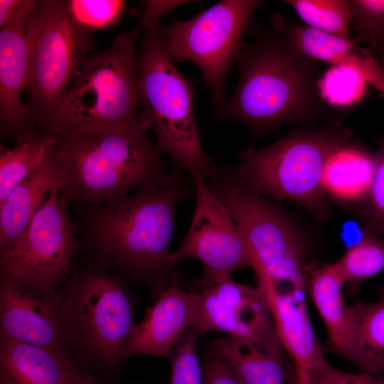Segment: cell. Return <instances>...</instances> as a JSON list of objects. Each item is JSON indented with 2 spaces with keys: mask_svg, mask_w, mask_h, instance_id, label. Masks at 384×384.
<instances>
[{
  "mask_svg": "<svg viewBox=\"0 0 384 384\" xmlns=\"http://www.w3.org/2000/svg\"><path fill=\"white\" fill-rule=\"evenodd\" d=\"M193 191L176 171L133 194L100 205L75 204L84 265L119 274L157 294L164 290L176 273L169 251L175 209Z\"/></svg>",
  "mask_w": 384,
  "mask_h": 384,
  "instance_id": "1",
  "label": "cell"
},
{
  "mask_svg": "<svg viewBox=\"0 0 384 384\" xmlns=\"http://www.w3.org/2000/svg\"><path fill=\"white\" fill-rule=\"evenodd\" d=\"M235 60L240 80L219 117L238 119L261 134L330 116L332 110L320 91V61L295 53L272 29L242 44Z\"/></svg>",
  "mask_w": 384,
  "mask_h": 384,
  "instance_id": "2",
  "label": "cell"
},
{
  "mask_svg": "<svg viewBox=\"0 0 384 384\" xmlns=\"http://www.w3.org/2000/svg\"><path fill=\"white\" fill-rule=\"evenodd\" d=\"M54 305L59 338L71 366L100 380L115 377L136 323L127 279L95 265L75 267L56 289Z\"/></svg>",
  "mask_w": 384,
  "mask_h": 384,
  "instance_id": "3",
  "label": "cell"
},
{
  "mask_svg": "<svg viewBox=\"0 0 384 384\" xmlns=\"http://www.w3.org/2000/svg\"><path fill=\"white\" fill-rule=\"evenodd\" d=\"M146 131L140 119L94 134L55 135L62 198L74 205H100L134 188L164 181L169 174Z\"/></svg>",
  "mask_w": 384,
  "mask_h": 384,
  "instance_id": "4",
  "label": "cell"
},
{
  "mask_svg": "<svg viewBox=\"0 0 384 384\" xmlns=\"http://www.w3.org/2000/svg\"><path fill=\"white\" fill-rule=\"evenodd\" d=\"M141 31L137 26L122 33L109 48L85 61L43 132L80 136L140 121L136 42Z\"/></svg>",
  "mask_w": 384,
  "mask_h": 384,
  "instance_id": "5",
  "label": "cell"
},
{
  "mask_svg": "<svg viewBox=\"0 0 384 384\" xmlns=\"http://www.w3.org/2000/svg\"><path fill=\"white\" fill-rule=\"evenodd\" d=\"M159 25L144 31L139 57L140 119L151 128L161 154L170 156L192 178H213L219 167L202 147L194 114L192 81L164 49Z\"/></svg>",
  "mask_w": 384,
  "mask_h": 384,
  "instance_id": "6",
  "label": "cell"
},
{
  "mask_svg": "<svg viewBox=\"0 0 384 384\" xmlns=\"http://www.w3.org/2000/svg\"><path fill=\"white\" fill-rule=\"evenodd\" d=\"M351 138L348 129L336 126L294 132L265 149L242 151L237 171L252 191L293 201L324 218L329 214L322 186L325 164Z\"/></svg>",
  "mask_w": 384,
  "mask_h": 384,
  "instance_id": "7",
  "label": "cell"
},
{
  "mask_svg": "<svg viewBox=\"0 0 384 384\" xmlns=\"http://www.w3.org/2000/svg\"><path fill=\"white\" fill-rule=\"evenodd\" d=\"M29 69L25 105L29 124L43 130L93 46L92 33L70 18L65 1H38L28 28Z\"/></svg>",
  "mask_w": 384,
  "mask_h": 384,
  "instance_id": "8",
  "label": "cell"
},
{
  "mask_svg": "<svg viewBox=\"0 0 384 384\" xmlns=\"http://www.w3.org/2000/svg\"><path fill=\"white\" fill-rule=\"evenodd\" d=\"M209 188L240 228L257 282L274 283L306 273L308 246L280 209L250 190L237 170L219 169Z\"/></svg>",
  "mask_w": 384,
  "mask_h": 384,
  "instance_id": "9",
  "label": "cell"
},
{
  "mask_svg": "<svg viewBox=\"0 0 384 384\" xmlns=\"http://www.w3.org/2000/svg\"><path fill=\"white\" fill-rule=\"evenodd\" d=\"M257 0H225L194 17L159 26L166 54L174 60H190L210 87L219 116L227 100L224 84L242 45L251 17L262 3Z\"/></svg>",
  "mask_w": 384,
  "mask_h": 384,
  "instance_id": "10",
  "label": "cell"
},
{
  "mask_svg": "<svg viewBox=\"0 0 384 384\" xmlns=\"http://www.w3.org/2000/svg\"><path fill=\"white\" fill-rule=\"evenodd\" d=\"M68 203L54 188L28 228L8 250L0 252V273L54 293L73 272L80 250Z\"/></svg>",
  "mask_w": 384,
  "mask_h": 384,
  "instance_id": "11",
  "label": "cell"
},
{
  "mask_svg": "<svg viewBox=\"0 0 384 384\" xmlns=\"http://www.w3.org/2000/svg\"><path fill=\"white\" fill-rule=\"evenodd\" d=\"M196 206L189 229L181 246L171 252L176 267L183 260L200 261L207 286L231 279L239 269L250 267L249 250L244 235L231 213L205 182L193 178Z\"/></svg>",
  "mask_w": 384,
  "mask_h": 384,
  "instance_id": "12",
  "label": "cell"
},
{
  "mask_svg": "<svg viewBox=\"0 0 384 384\" xmlns=\"http://www.w3.org/2000/svg\"><path fill=\"white\" fill-rule=\"evenodd\" d=\"M264 293L276 335L299 370L315 373L329 366L306 304V275L257 284Z\"/></svg>",
  "mask_w": 384,
  "mask_h": 384,
  "instance_id": "13",
  "label": "cell"
},
{
  "mask_svg": "<svg viewBox=\"0 0 384 384\" xmlns=\"http://www.w3.org/2000/svg\"><path fill=\"white\" fill-rule=\"evenodd\" d=\"M54 294L0 273V341L47 348L68 360L58 336Z\"/></svg>",
  "mask_w": 384,
  "mask_h": 384,
  "instance_id": "14",
  "label": "cell"
},
{
  "mask_svg": "<svg viewBox=\"0 0 384 384\" xmlns=\"http://www.w3.org/2000/svg\"><path fill=\"white\" fill-rule=\"evenodd\" d=\"M274 329L265 296L252 287L228 279L207 286L198 293L192 327L203 336L209 331L244 336Z\"/></svg>",
  "mask_w": 384,
  "mask_h": 384,
  "instance_id": "15",
  "label": "cell"
},
{
  "mask_svg": "<svg viewBox=\"0 0 384 384\" xmlns=\"http://www.w3.org/2000/svg\"><path fill=\"white\" fill-rule=\"evenodd\" d=\"M38 1L24 0L16 16L0 31V130L16 139L32 131L21 95L29 69L28 28Z\"/></svg>",
  "mask_w": 384,
  "mask_h": 384,
  "instance_id": "16",
  "label": "cell"
},
{
  "mask_svg": "<svg viewBox=\"0 0 384 384\" xmlns=\"http://www.w3.org/2000/svg\"><path fill=\"white\" fill-rule=\"evenodd\" d=\"M198 293L184 290L176 273L167 288L157 294L154 304L145 309L142 320L135 323L123 357L137 355L168 358L186 331L192 329L196 316Z\"/></svg>",
  "mask_w": 384,
  "mask_h": 384,
  "instance_id": "17",
  "label": "cell"
},
{
  "mask_svg": "<svg viewBox=\"0 0 384 384\" xmlns=\"http://www.w3.org/2000/svg\"><path fill=\"white\" fill-rule=\"evenodd\" d=\"M270 23L272 29L278 33L297 55L331 65L352 68L361 73L368 83L384 97V69L374 59L370 50L356 46L351 40L289 22L280 14L274 15Z\"/></svg>",
  "mask_w": 384,
  "mask_h": 384,
  "instance_id": "18",
  "label": "cell"
},
{
  "mask_svg": "<svg viewBox=\"0 0 384 384\" xmlns=\"http://www.w3.org/2000/svg\"><path fill=\"white\" fill-rule=\"evenodd\" d=\"M209 351L226 361L245 384H288L290 363L274 329L215 338Z\"/></svg>",
  "mask_w": 384,
  "mask_h": 384,
  "instance_id": "19",
  "label": "cell"
},
{
  "mask_svg": "<svg viewBox=\"0 0 384 384\" xmlns=\"http://www.w3.org/2000/svg\"><path fill=\"white\" fill-rule=\"evenodd\" d=\"M376 156L352 138L336 148L328 158L322 186L327 198L347 208H359L375 176Z\"/></svg>",
  "mask_w": 384,
  "mask_h": 384,
  "instance_id": "20",
  "label": "cell"
},
{
  "mask_svg": "<svg viewBox=\"0 0 384 384\" xmlns=\"http://www.w3.org/2000/svg\"><path fill=\"white\" fill-rule=\"evenodd\" d=\"M54 154L0 203V252L16 242L49 193L54 188L60 191L62 174Z\"/></svg>",
  "mask_w": 384,
  "mask_h": 384,
  "instance_id": "21",
  "label": "cell"
},
{
  "mask_svg": "<svg viewBox=\"0 0 384 384\" xmlns=\"http://www.w3.org/2000/svg\"><path fill=\"white\" fill-rule=\"evenodd\" d=\"M348 310L350 338L341 357L359 373L375 375L384 370V289L378 300L366 303L357 299Z\"/></svg>",
  "mask_w": 384,
  "mask_h": 384,
  "instance_id": "22",
  "label": "cell"
},
{
  "mask_svg": "<svg viewBox=\"0 0 384 384\" xmlns=\"http://www.w3.org/2000/svg\"><path fill=\"white\" fill-rule=\"evenodd\" d=\"M71 366L49 348L0 341L1 378L10 384H68Z\"/></svg>",
  "mask_w": 384,
  "mask_h": 384,
  "instance_id": "23",
  "label": "cell"
},
{
  "mask_svg": "<svg viewBox=\"0 0 384 384\" xmlns=\"http://www.w3.org/2000/svg\"><path fill=\"white\" fill-rule=\"evenodd\" d=\"M345 279L336 263L307 271L306 291L323 320L331 350L343 354L350 338L351 321L343 288Z\"/></svg>",
  "mask_w": 384,
  "mask_h": 384,
  "instance_id": "24",
  "label": "cell"
},
{
  "mask_svg": "<svg viewBox=\"0 0 384 384\" xmlns=\"http://www.w3.org/2000/svg\"><path fill=\"white\" fill-rule=\"evenodd\" d=\"M14 140L12 148L0 146V203L54 154L57 137L35 129Z\"/></svg>",
  "mask_w": 384,
  "mask_h": 384,
  "instance_id": "25",
  "label": "cell"
},
{
  "mask_svg": "<svg viewBox=\"0 0 384 384\" xmlns=\"http://www.w3.org/2000/svg\"><path fill=\"white\" fill-rule=\"evenodd\" d=\"M298 16L312 28L350 41L348 0H287Z\"/></svg>",
  "mask_w": 384,
  "mask_h": 384,
  "instance_id": "26",
  "label": "cell"
},
{
  "mask_svg": "<svg viewBox=\"0 0 384 384\" xmlns=\"http://www.w3.org/2000/svg\"><path fill=\"white\" fill-rule=\"evenodd\" d=\"M336 264L346 284L357 286L384 270V240L368 231Z\"/></svg>",
  "mask_w": 384,
  "mask_h": 384,
  "instance_id": "27",
  "label": "cell"
},
{
  "mask_svg": "<svg viewBox=\"0 0 384 384\" xmlns=\"http://www.w3.org/2000/svg\"><path fill=\"white\" fill-rule=\"evenodd\" d=\"M368 82L356 70L341 65H331L319 82L321 95L331 108H347L364 97Z\"/></svg>",
  "mask_w": 384,
  "mask_h": 384,
  "instance_id": "28",
  "label": "cell"
},
{
  "mask_svg": "<svg viewBox=\"0 0 384 384\" xmlns=\"http://www.w3.org/2000/svg\"><path fill=\"white\" fill-rule=\"evenodd\" d=\"M68 12L80 28L92 33L114 25L121 18L126 4L122 0L65 1Z\"/></svg>",
  "mask_w": 384,
  "mask_h": 384,
  "instance_id": "29",
  "label": "cell"
},
{
  "mask_svg": "<svg viewBox=\"0 0 384 384\" xmlns=\"http://www.w3.org/2000/svg\"><path fill=\"white\" fill-rule=\"evenodd\" d=\"M198 336L187 330L170 353V384H203L202 363L197 352Z\"/></svg>",
  "mask_w": 384,
  "mask_h": 384,
  "instance_id": "30",
  "label": "cell"
},
{
  "mask_svg": "<svg viewBox=\"0 0 384 384\" xmlns=\"http://www.w3.org/2000/svg\"><path fill=\"white\" fill-rule=\"evenodd\" d=\"M351 26L359 34L351 41L367 43L373 48L384 33V0H348Z\"/></svg>",
  "mask_w": 384,
  "mask_h": 384,
  "instance_id": "31",
  "label": "cell"
},
{
  "mask_svg": "<svg viewBox=\"0 0 384 384\" xmlns=\"http://www.w3.org/2000/svg\"><path fill=\"white\" fill-rule=\"evenodd\" d=\"M376 169L369 192L359 213L366 228L374 234H384V139L375 151Z\"/></svg>",
  "mask_w": 384,
  "mask_h": 384,
  "instance_id": "32",
  "label": "cell"
},
{
  "mask_svg": "<svg viewBox=\"0 0 384 384\" xmlns=\"http://www.w3.org/2000/svg\"><path fill=\"white\" fill-rule=\"evenodd\" d=\"M201 363L203 384H245L226 361L210 351Z\"/></svg>",
  "mask_w": 384,
  "mask_h": 384,
  "instance_id": "33",
  "label": "cell"
},
{
  "mask_svg": "<svg viewBox=\"0 0 384 384\" xmlns=\"http://www.w3.org/2000/svg\"><path fill=\"white\" fill-rule=\"evenodd\" d=\"M314 374L324 384H384V379L375 375L349 373L330 365Z\"/></svg>",
  "mask_w": 384,
  "mask_h": 384,
  "instance_id": "34",
  "label": "cell"
},
{
  "mask_svg": "<svg viewBox=\"0 0 384 384\" xmlns=\"http://www.w3.org/2000/svg\"><path fill=\"white\" fill-rule=\"evenodd\" d=\"M186 1H144L145 9L138 26L142 31H146L159 25L161 17L186 3Z\"/></svg>",
  "mask_w": 384,
  "mask_h": 384,
  "instance_id": "35",
  "label": "cell"
},
{
  "mask_svg": "<svg viewBox=\"0 0 384 384\" xmlns=\"http://www.w3.org/2000/svg\"><path fill=\"white\" fill-rule=\"evenodd\" d=\"M24 0H0V28L8 23L18 13Z\"/></svg>",
  "mask_w": 384,
  "mask_h": 384,
  "instance_id": "36",
  "label": "cell"
},
{
  "mask_svg": "<svg viewBox=\"0 0 384 384\" xmlns=\"http://www.w3.org/2000/svg\"><path fill=\"white\" fill-rule=\"evenodd\" d=\"M288 384H324L314 373L299 370L291 363Z\"/></svg>",
  "mask_w": 384,
  "mask_h": 384,
  "instance_id": "37",
  "label": "cell"
},
{
  "mask_svg": "<svg viewBox=\"0 0 384 384\" xmlns=\"http://www.w3.org/2000/svg\"><path fill=\"white\" fill-rule=\"evenodd\" d=\"M68 384H101V380L90 373L71 366Z\"/></svg>",
  "mask_w": 384,
  "mask_h": 384,
  "instance_id": "38",
  "label": "cell"
},
{
  "mask_svg": "<svg viewBox=\"0 0 384 384\" xmlns=\"http://www.w3.org/2000/svg\"><path fill=\"white\" fill-rule=\"evenodd\" d=\"M369 50L374 59L384 69V33L378 38L375 46Z\"/></svg>",
  "mask_w": 384,
  "mask_h": 384,
  "instance_id": "39",
  "label": "cell"
},
{
  "mask_svg": "<svg viewBox=\"0 0 384 384\" xmlns=\"http://www.w3.org/2000/svg\"><path fill=\"white\" fill-rule=\"evenodd\" d=\"M0 384H10V383L6 381L5 380L1 378Z\"/></svg>",
  "mask_w": 384,
  "mask_h": 384,
  "instance_id": "40",
  "label": "cell"
}]
</instances>
